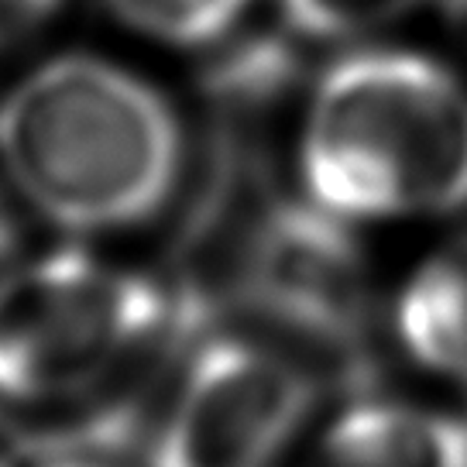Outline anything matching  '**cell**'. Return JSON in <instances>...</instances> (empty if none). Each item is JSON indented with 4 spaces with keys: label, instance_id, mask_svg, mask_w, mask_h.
I'll return each instance as SVG.
<instances>
[{
    "label": "cell",
    "instance_id": "7",
    "mask_svg": "<svg viewBox=\"0 0 467 467\" xmlns=\"http://www.w3.org/2000/svg\"><path fill=\"white\" fill-rule=\"evenodd\" d=\"M395 334L412 361L467 385V234L409 278L395 303Z\"/></svg>",
    "mask_w": 467,
    "mask_h": 467
},
{
    "label": "cell",
    "instance_id": "14",
    "mask_svg": "<svg viewBox=\"0 0 467 467\" xmlns=\"http://www.w3.org/2000/svg\"><path fill=\"white\" fill-rule=\"evenodd\" d=\"M0 467H21L17 451L11 447V440H4V437H0Z\"/></svg>",
    "mask_w": 467,
    "mask_h": 467
},
{
    "label": "cell",
    "instance_id": "6",
    "mask_svg": "<svg viewBox=\"0 0 467 467\" xmlns=\"http://www.w3.org/2000/svg\"><path fill=\"white\" fill-rule=\"evenodd\" d=\"M303 467H467V426L392 399L344 409Z\"/></svg>",
    "mask_w": 467,
    "mask_h": 467
},
{
    "label": "cell",
    "instance_id": "13",
    "mask_svg": "<svg viewBox=\"0 0 467 467\" xmlns=\"http://www.w3.org/2000/svg\"><path fill=\"white\" fill-rule=\"evenodd\" d=\"M443 7H447V15L453 17V25L467 35V0H443Z\"/></svg>",
    "mask_w": 467,
    "mask_h": 467
},
{
    "label": "cell",
    "instance_id": "2",
    "mask_svg": "<svg viewBox=\"0 0 467 467\" xmlns=\"http://www.w3.org/2000/svg\"><path fill=\"white\" fill-rule=\"evenodd\" d=\"M299 165L309 200L344 220L464 210L467 89L416 52L337 58L313 89Z\"/></svg>",
    "mask_w": 467,
    "mask_h": 467
},
{
    "label": "cell",
    "instance_id": "11",
    "mask_svg": "<svg viewBox=\"0 0 467 467\" xmlns=\"http://www.w3.org/2000/svg\"><path fill=\"white\" fill-rule=\"evenodd\" d=\"M45 467H117L107 461V443L103 451H93V443L83 440V447H73V451H58Z\"/></svg>",
    "mask_w": 467,
    "mask_h": 467
},
{
    "label": "cell",
    "instance_id": "12",
    "mask_svg": "<svg viewBox=\"0 0 467 467\" xmlns=\"http://www.w3.org/2000/svg\"><path fill=\"white\" fill-rule=\"evenodd\" d=\"M17 248H21V231H17L15 217L0 206V278L17 265Z\"/></svg>",
    "mask_w": 467,
    "mask_h": 467
},
{
    "label": "cell",
    "instance_id": "9",
    "mask_svg": "<svg viewBox=\"0 0 467 467\" xmlns=\"http://www.w3.org/2000/svg\"><path fill=\"white\" fill-rule=\"evenodd\" d=\"M420 0H278L285 28L299 38H350L412 11Z\"/></svg>",
    "mask_w": 467,
    "mask_h": 467
},
{
    "label": "cell",
    "instance_id": "3",
    "mask_svg": "<svg viewBox=\"0 0 467 467\" xmlns=\"http://www.w3.org/2000/svg\"><path fill=\"white\" fill-rule=\"evenodd\" d=\"M169 320L151 278L83 251L17 262L0 278V395L52 402L97 389Z\"/></svg>",
    "mask_w": 467,
    "mask_h": 467
},
{
    "label": "cell",
    "instance_id": "10",
    "mask_svg": "<svg viewBox=\"0 0 467 467\" xmlns=\"http://www.w3.org/2000/svg\"><path fill=\"white\" fill-rule=\"evenodd\" d=\"M58 7L62 0H0V52L35 38Z\"/></svg>",
    "mask_w": 467,
    "mask_h": 467
},
{
    "label": "cell",
    "instance_id": "1",
    "mask_svg": "<svg viewBox=\"0 0 467 467\" xmlns=\"http://www.w3.org/2000/svg\"><path fill=\"white\" fill-rule=\"evenodd\" d=\"M0 155L45 220L66 231H120L169 200L182 131L145 79L103 58L66 56L4 100Z\"/></svg>",
    "mask_w": 467,
    "mask_h": 467
},
{
    "label": "cell",
    "instance_id": "8",
    "mask_svg": "<svg viewBox=\"0 0 467 467\" xmlns=\"http://www.w3.org/2000/svg\"><path fill=\"white\" fill-rule=\"evenodd\" d=\"M251 0H107L124 25L169 45H210L241 21Z\"/></svg>",
    "mask_w": 467,
    "mask_h": 467
},
{
    "label": "cell",
    "instance_id": "4",
    "mask_svg": "<svg viewBox=\"0 0 467 467\" xmlns=\"http://www.w3.org/2000/svg\"><path fill=\"white\" fill-rule=\"evenodd\" d=\"M344 223L313 200L262 206L227 262L217 299L262 317L299 348L303 365L309 350L337 371H358L368 299L361 254Z\"/></svg>",
    "mask_w": 467,
    "mask_h": 467
},
{
    "label": "cell",
    "instance_id": "5",
    "mask_svg": "<svg viewBox=\"0 0 467 467\" xmlns=\"http://www.w3.org/2000/svg\"><path fill=\"white\" fill-rule=\"evenodd\" d=\"M317 385L289 350L213 337L192 350L169 395L148 467H272L306 423Z\"/></svg>",
    "mask_w": 467,
    "mask_h": 467
}]
</instances>
